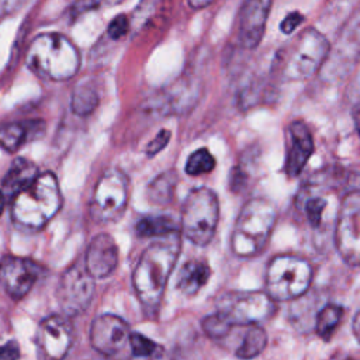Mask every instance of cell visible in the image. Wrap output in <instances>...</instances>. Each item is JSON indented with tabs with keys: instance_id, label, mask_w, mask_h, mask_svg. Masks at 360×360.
<instances>
[{
	"instance_id": "obj_21",
	"label": "cell",
	"mask_w": 360,
	"mask_h": 360,
	"mask_svg": "<svg viewBox=\"0 0 360 360\" xmlns=\"http://www.w3.org/2000/svg\"><path fill=\"white\" fill-rule=\"evenodd\" d=\"M211 269L205 262L190 260L186 262L177 278V288L184 295H195L210 280Z\"/></svg>"
},
{
	"instance_id": "obj_28",
	"label": "cell",
	"mask_w": 360,
	"mask_h": 360,
	"mask_svg": "<svg viewBox=\"0 0 360 360\" xmlns=\"http://www.w3.org/2000/svg\"><path fill=\"white\" fill-rule=\"evenodd\" d=\"M128 345L136 357H158L162 353V347L158 343L138 332H131Z\"/></svg>"
},
{
	"instance_id": "obj_33",
	"label": "cell",
	"mask_w": 360,
	"mask_h": 360,
	"mask_svg": "<svg viewBox=\"0 0 360 360\" xmlns=\"http://www.w3.org/2000/svg\"><path fill=\"white\" fill-rule=\"evenodd\" d=\"M170 141V131L167 129H160L155 138L148 143L146 149H145V153L148 158H152L155 155H158L162 149L166 148V145L169 143Z\"/></svg>"
},
{
	"instance_id": "obj_13",
	"label": "cell",
	"mask_w": 360,
	"mask_h": 360,
	"mask_svg": "<svg viewBox=\"0 0 360 360\" xmlns=\"http://www.w3.org/2000/svg\"><path fill=\"white\" fill-rule=\"evenodd\" d=\"M90 343L94 350L104 356H112L121 352L129 340L128 323L112 314H104L97 316L89 330Z\"/></svg>"
},
{
	"instance_id": "obj_31",
	"label": "cell",
	"mask_w": 360,
	"mask_h": 360,
	"mask_svg": "<svg viewBox=\"0 0 360 360\" xmlns=\"http://www.w3.org/2000/svg\"><path fill=\"white\" fill-rule=\"evenodd\" d=\"M325 207L326 201L321 197H312L305 202V214L312 226H318L321 224Z\"/></svg>"
},
{
	"instance_id": "obj_9",
	"label": "cell",
	"mask_w": 360,
	"mask_h": 360,
	"mask_svg": "<svg viewBox=\"0 0 360 360\" xmlns=\"http://www.w3.org/2000/svg\"><path fill=\"white\" fill-rule=\"evenodd\" d=\"M274 311V301L266 291H229L217 302V312L232 326L257 325L269 319Z\"/></svg>"
},
{
	"instance_id": "obj_22",
	"label": "cell",
	"mask_w": 360,
	"mask_h": 360,
	"mask_svg": "<svg viewBox=\"0 0 360 360\" xmlns=\"http://www.w3.org/2000/svg\"><path fill=\"white\" fill-rule=\"evenodd\" d=\"M179 177L174 170L163 172L158 177L152 180V183L148 186V198L153 204L158 205H166L173 200L174 190L177 186Z\"/></svg>"
},
{
	"instance_id": "obj_2",
	"label": "cell",
	"mask_w": 360,
	"mask_h": 360,
	"mask_svg": "<svg viewBox=\"0 0 360 360\" xmlns=\"http://www.w3.org/2000/svg\"><path fill=\"white\" fill-rule=\"evenodd\" d=\"M330 45L315 28H305L287 41L274 58V72L284 80H304L319 72Z\"/></svg>"
},
{
	"instance_id": "obj_24",
	"label": "cell",
	"mask_w": 360,
	"mask_h": 360,
	"mask_svg": "<svg viewBox=\"0 0 360 360\" xmlns=\"http://www.w3.org/2000/svg\"><path fill=\"white\" fill-rule=\"evenodd\" d=\"M174 231H179V226L167 215H148L136 224V233L142 238H158Z\"/></svg>"
},
{
	"instance_id": "obj_11",
	"label": "cell",
	"mask_w": 360,
	"mask_h": 360,
	"mask_svg": "<svg viewBox=\"0 0 360 360\" xmlns=\"http://www.w3.org/2000/svg\"><path fill=\"white\" fill-rule=\"evenodd\" d=\"M94 295V278L86 269L72 266L63 271L56 287V300L66 316L83 314Z\"/></svg>"
},
{
	"instance_id": "obj_36",
	"label": "cell",
	"mask_w": 360,
	"mask_h": 360,
	"mask_svg": "<svg viewBox=\"0 0 360 360\" xmlns=\"http://www.w3.org/2000/svg\"><path fill=\"white\" fill-rule=\"evenodd\" d=\"M24 3L25 0H0V20L15 13Z\"/></svg>"
},
{
	"instance_id": "obj_37",
	"label": "cell",
	"mask_w": 360,
	"mask_h": 360,
	"mask_svg": "<svg viewBox=\"0 0 360 360\" xmlns=\"http://www.w3.org/2000/svg\"><path fill=\"white\" fill-rule=\"evenodd\" d=\"M214 0H188V4L193 8H204L207 6H210Z\"/></svg>"
},
{
	"instance_id": "obj_23",
	"label": "cell",
	"mask_w": 360,
	"mask_h": 360,
	"mask_svg": "<svg viewBox=\"0 0 360 360\" xmlns=\"http://www.w3.org/2000/svg\"><path fill=\"white\" fill-rule=\"evenodd\" d=\"M267 345V335L263 328L259 325H249L242 343L236 349V357L242 360H250L257 357Z\"/></svg>"
},
{
	"instance_id": "obj_1",
	"label": "cell",
	"mask_w": 360,
	"mask_h": 360,
	"mask_svg": "<svg viewBox=\"0 0 360 360\" xmlns=\"http://www.w3.org/2000/svg\"><path fill=\"white\" fill-rule=\"evenodd\" d=\"M179 231L158 236L139 256L132 273V285L145 314L155 315L180 253Z\"/></svg>"
},
{
	"instance_id": "obj_6",
	"label": "cell",
	"mask_w": 360,
	"mask_h": 360,
	"mask_svg": "<svg viewBox=\"0 0 360 360\" xmlns=\"http://www.w3.org/2000/svg\"><path fill=\"white\" fill-rule=\"evenodd\" d=\"M219 218L217 194L208 187L193 188L181 208L180 229L197 246H205L214 238Z\"/></svg>"
},
{
	"instance_id": "obj_7",
	"label": "cell",
	"mask_w": 360,
	"mask_h": 360,
	"mask_svg": "<svg viewBox=\"0 0 360 360\" xmlns=\"http://www.w3.org/2000/svg\"><path fill=\"white\" fill-rule=\"evenodd\" d=\"M312 281V266L294 255H278L266 270V292L273 301H290L304 295Z\"/></svg>"
},
{
	"instance_id": "obj_12",
	"label": "cell",
	"mask_w": 360,
	"mask_h": 360,
	"mask_svg": "<svg viewBox=\"0 0 360 360\" xmlns=\"http://www.w3.org/2000/svg\"><path fill=\"white\" fill-rule=\"evenodd\" d=\"M73 342V328L66 316L45 318L35 335L38 360H63Z\"/></svg>"
},
{
	"instance_id": "obj_16",
	"label": "cell",
	"mask_w": 360,
	"mask_h": 360,
	"mask_svg": "<svg viewBox=\"0 0 360 360\" xmlns=\"http://www.w3.org/2000/svg\"><path fill=\"white\" fill-rule=\"evenodd\" d=\"M314 152V141L311 131L301 121H294L287 129V155L285 174L297 177Z\"/></svg>"
},
{
	"instance_id": "obj_5",
	"label": "cell",
	"mask_w": 360,
	"mask_h": 360,
	"mask_svg": "<svg viewBox=\"0 0 360 360\" xmlns=\"http://www.w3.org/2000/svg\"><path fill=\"white\" fill-rule=\"evenodd\" d=\"M277 221V210L263 197L249 200L240 210L231 236V246L236 256L252 257L267 245Z\"/></svg>"
},
{
	"instance_id": "obj_17",
	"label": "cell",
	"mask_w": 360,
	"mask_h": 360,
	"mask_svg": "<svg viewBox=\"0 0 360 360\" xmlns=\"http://www.w3.org/2000/svg\"><path fill=\"white\" fill-rule=\"evenodd\" d=\"M118 263V246L108 233L96 235L86 252V270L93 278H104Z\"/></svg>"
},
{
	"instance_id": "obj_30",
	"label": "cell",
	"mask_w": 360,
	"mask_h": 360,
	"mask_svg": "<svg viewBox=\"0 0 360 360\" xmlns=\"http://www.w3.org/2000/svg\"><path fill=\"white\" fill-rule=\"evenodd\" d=\"M162 3L163 0H142L134 10L132 20L129 21V24L136 28H142L162 7Z\"/></svg>"
},
{
	"instance_id": "obj_18",
	"label": "cell",
	"mask_w": 360,
	"mask_h": 360,
	"mask_svg": "<svg viewBox=\"0 0 360 360\" xmlns=\"http://www.w3.org/2000/svg\"><path fill=\"white\" fill-rule=\"evenodd\" d=\"M45 124L41 120L15 121L0 125V146L7 152L18 150L24 143L41 136Z\"/></svg>"
},
{
	"instance_id": "obj_19",
	"label": "cell",
	"mask_w": 360,
	"mask_h": 360,
	"mask_svg": "<svg viewBox=\"0 0 360 360\" xmlns=\"http://www.w3.org/2000/svg\"><path fill=\"white\" fill-rule=\"evenodd\" d=\"M38 174V167L31 160L25 158H17L3 179L1 191L4 193L6 198L14 197L27 186H30Z\"/></svg>"
},
{
	"instance_id": "obj_29",
	"label": "cell",
	"mask_w": 360,
	"mask_h": 360,
	"mask_svg": "<svg viewBox=\"0 0 360 360\" xmlns=\"http://www.w3.org/2000/svg\"><path fill=\"white\" fill-rule=\"evenodd\" d=\"M201 328L205 332V335L211 339H222L226 336L232 328V325L218 312L211 314L205 316L201 321Z\"/></svg>"
},
{
	"instance_id": "obj_35",
	"label": "cell",
	"mask_w": 360,
	"mask_h": 360,
	"mask_svg": "<svg viewBox=\"0 0 360 360\" xmlns=\"http://www.w3.org/2000/svg\"><path fill=\"white\" fill-rule=\"evenodd\" d=\"M20 347L15 340H10L0 346V360H18Z\"/></svg>"
},
{
	"instance_id": "obj_20",
	"label": "cell",
	"mask_w": 360,
	"mask_h": 360,
	"mask_svg": "<svg viewBox=\"0 0 360 360\" xmlns=\"http://www.w3.org/2000/svg\"><path fill=\"white\" fill-rule=\"evenodd\" d=\"M193 84L190 77H181L177 83L172 84L170 89H167L163 96L160 105L165 111H173V112H181L186 110H190L193 107V103L197 100L198 90Z\"/></svg>"
},
{
	"instance_id": "obj_25",
	"label": "cell",
	"mask_w": 360,
	"mask_h": 360,
	"mask_svg": "<svg viewBox=\"0 0 360 360\" xmlns=\"http://www.w3.org/2000/svg\"><path fill=\"white\" fill-rule=\"evenodd\" d=\"M342 318H343V308L340 305L338 304L325 305L316 315V321H315L316 333L322 339L328 340L333 335Z\"/></svg>"
},
{
	"instance_id": "obj_27",
	"label": "cell",
	"mask_w": 360,
	"mask_h": 360,
	"mask_svg": "<svg viewBox=\"0 0 360 360\" xmlns=\"http://www.w3.org/2000/svg\"><path fill=\"white\" fill-rule=\"evenodd\" d=\"M214 167H215L214 156L210 153L208 149L200 148V149L194 150L187 158L184 170L188 176H200V174H205V173L212 172Z\"/></svg>"
},
{
	"instance_id": "obj_14",
	"label": "cell",
	"mask_w": 360,
	"mask_h": 360,
	"mask_svg": "<svg viewBox=\"0 0 360 360\" xmlns=\"http://www.w3.org/2000/svg\"><path fill=\"white\" fill-rule=\"evenodd\" d=\"M273 0H246L238 15V41L246 49H255L263 39Z\"/></svg>"
},
{
	"instance_id": "obj_8",
	"label": "cell",
	"mask_w": 360,
	"mask_h": 360,
	"mask_svg": "<svg viewBox=\"0 0 360 360\" xmlns=\"http://www.w3.org/2000/svg\"><path fill=\"white\" fill-rule=\"evenodd\" d=\"M128 191V177L122 170L110 167L103 172L90 200V214L93 219L97 222L117 221L125 211Z\"/></svg>"
},
{
	"instance_id": "obj_32",
	"label": "cell",
	"mask_w": 360,
	"mask_h": 360,
	"mask_svg": "<svg viewBox=\"0 0 360 360\" xmlns=\"http://www.w3.org/2000/svg\"><path fill=\"white\" fill-rule=\"evenodd\" d=\"M131 28V24H129V20L127 18V15L124 14H118L115 15L111 22L108 24V35L112 38V39H120L122 38L124 35H127V32L129 31Z\"/></svg>"
},
{
	"instance_id": "obj_34",
	"label": "cell",
	"mask_w": 360,
	"mask_h": 360,
	"mask_svg": "<svg viewBox=\"0 0 360 360\" xmlns=\"http://www.w3.org/2000/svg\"><path fill=\"white\" fill-rule=\"evenodd\" d=\"M302 21H304V15H302L301 13H298V11H292V13H290V14L281 21L280 30L283 31V34L290 35V34H292V32L300 27V24H301Z\"/></svg>"
},
{
	"instance_id": "obj_10",
	"label": "cell",
	"mask_w": 360,
	"mask_h": 360,
	"mask_svg": "<svg viewBox=\"0 0 360 360\" xmlns=\"http://www.w3.org/2000/svg\"><path fill=\"white\" fill-rule=\"evenodd\" d=\"M359 222H360V193L359 190L349 191L339 208L335 243L340 257L350 266H357L360 260V239H359Z\"/></svg>"
},
{
	"instance_id": "obj_15",
	"label": "cell",
	"mask_w": 360,
	"mask_h": 360,
	"mask_svg": "<svg viewBox=\"0 0 360 360\" xmlns=\"http://www.w3.org/2000/svg\"><path fill=\"white\" fill-rule=\"evenodd\" d=\"M38 278V266L24 257L6 256L0 260V285L14 300L28 294Z\"/></svg>"
},
{
	"instance_id": "obj_26",
	"label": "cell",
	"mask_w": 360,
	"mask_h": 360,
	"mask_svg": "<svg viewBox=\"0 0 360 360\" xmlns=\"http://www.w3.org/2000/svg\"><path fill=\"white\" fill-rule=\"evenodd\" d=\"M97 105H98V94L93 87L87 84H80L73 90L72 98H70V107L76 115L86 117L91 114Z\"/></svg>"
},
{
	"instance_id": "obj_3",
	"label": "cell",
	"mask_w": 360,
	"mask_h": 360,
	"mask_svg": "<svg viewBox=\"0 0 360 360\" xmlns=\"http://www.w3.org/2000/svg\"><path fill=\"white\" fill-rule=\"evenodd\" d=\"M62 194L53 173L38 174L35 180L13 197L11 218L28 229H41L59 211Z\"/></svg>"
},
{
	"instance_id": "obj_4",
	"label": "cell",
	"mask_w": 360,
	"mask_h": 360,
	"mask_svg": "<svg viewBox=\"0 0 360 360\" xmlns=\"http://www.w3.org/2000/svg\"><path fill=\"white\" fill-rule=\"evenodd\" d=\"M27 65L41 77L63 82L77 73L80 55L65 35L46 32L39 34L30 44Z\"/></svg>"
},
{
	"instance_id": "obj_39",
	"label": "cell",
	"mask_w": 360,
	"mask_h": 360,
	"mask_svg": "<svg viewBox=\"0 0 360 360\" xmlns=\"http://www.w3.org/2000/svg\"><path fill=\"white\" fill-rule=\"evenodd\" d=\"M357 325H359V314H356V315H354V319H353V329H354V335H356V336H357V333H359Z\"/></svg>"
},
{
	"instance_id": "obj_38",
	"label": "cell",
	"mask_w": 360,
	"mask_h": 360,
	"mask_svg": "<svg viewBox=\"0 0 360 360\" xmlns=\"http://www.w3.org/2000/svg\"><path fill=\"white\" fill-rule=\"evenodd\" d=\"M6 195H4V193L1 191V188H0V215H1V212H3V210H4V207H6Z\"/></svg>"
}]
</instances>
